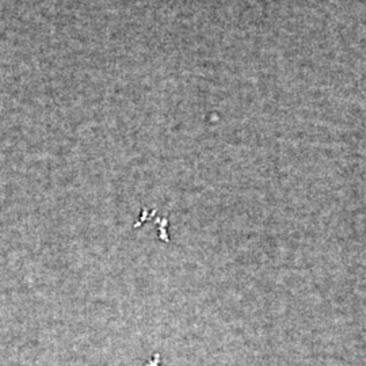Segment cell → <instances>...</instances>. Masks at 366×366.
<instances>
[]
</instances>
